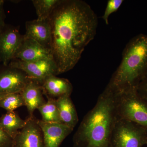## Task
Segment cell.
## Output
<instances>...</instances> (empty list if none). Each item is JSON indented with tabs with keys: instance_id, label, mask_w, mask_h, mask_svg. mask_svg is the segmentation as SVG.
I'll return each mask as SVG.
<instances>
[{
	"instance_id": "1",
	"label": "cell",
	"mask_w": 147,
	"mask_h": 147,
	"mask_svg": "<svg viewBox=\"0 0 147 147\" xmlns=\"http://www.w3.org/2000/svg\"><path fill=\"white\" fill-rule=\"evenodd\" d=\"M51 29V50L59 74L71 70L94 38L98 21L87 3L61 0L48 18Z\"/></svg>"
},
{
	"instance_id": "2",
	"label": "cell",
	"mask_w": 147,
	"mask_h": 147,
	"mask_svg": "<svg viewBox=\"0 0 147 147\" xmlns=\"http://www.w3.org/2000/svg\"><path fill=\"white\" fill-rule=\"evenodd\" d=\"M117 119V93L106 88L80 124L74 136L75 143L82 147H112Z\"/></svg>"
},
{
	"instance_id": "3",
	"label": "cell",
	"mask_w": 147,
	"mask_h": 147,
	"mask_svg": "<svg viewBox=\"0 0 147 147\" xmlns=\"http://www.w3.org/2000/svg\"><path fill=\"white\" fill-rule=\"evenodd\" d=\"M147 74V36L132 38L123 50L122 59L106 88L115 92L137 88Z\"/></svg>"
},
{
	"instance_id": "4",
	"label": "cell",
	"mask_w": 147,
	"mask_h": 147,
	"mask_svg": "<svg viewBox=\"0 0 147 147\" xmlns=\"http://www.w3.org/2000/svg\"><path fill=\"white\" fill-rule=\"evenodd\" d=\"M116 93L118 118L147 129V100L139 94L137 88Z\"/></svg>"
},
{
	"instance_id": "5",
	"label": "cell",
	"mask_w": 147,
	"mask_h": 147,
	"mask_svg": "<svg viewBox=\"0 0 147 147\" xmlns=\"http://www.w3.org/2000/svg\"><path fill=\"white\" fill-rule=\"evenodd\" d=\"M147 144V129L118 118L113 131L112 147H143Z\"/></svg>"
},
{
	"instance_id": "6",
	"label": "cell",
	"mask_w": 147,
	"mask_h": 147,
	"mask_svg": "<svg viewBox=\"0 0 147 147\" xmlns=\"http://www.w3.org/2000/svg\"><path fill=\"white\" fill-rule=\"evenodd\" d=\"M8 66L24 71L30 79L40 85L48 76L59 74L57 67L52 59L32 62L23 61L14 59Z\"/></svg>"
},
{
	"instance_id": "7",
	"label": "cell",
	"mask_w": 147,
	"mask_h": 147,
	"mask_svg": "<svg viewBox=\"0 0 147 147\" xmlns=\"http://www.w3.org/2000/svg\"><path fill=\"white\" fill-rule=\"evenodd\" d=\"M24 39V35L14 27L6 25L0 32V61L7 66L14 59Z\"/></svg>"
},
{
	"instance_id": "8",
	"label": "cell",
	"mask_w": 147,
	"mask_h": 147,
	"mask_svg": "<svg viewBox=\"0 0 147 147\" xmlns=\"http://www.w3.org/2000/svg\"><path fill=\"white\" fill-rule=\"evenodd\" d=\"M38 120L29 116L27 123L13 139L14 147H44L43 135Z\"/></svg>"
},
{
	"instance_id": "9",
	"label": "cell",
	"mask_w": 147,
	"mask_h": 147,
	"mask_svg": "<svg viewBox=\"0 0 147 147\" xmlns=\"http://www.w3.org/2000/svg\"><path fill=\"white\" fill-rule=\"evenodd\" d=\"M4 67L0 69V93H21L30 79L20 69Z\"/></svg>"
},
{
	"instance_id": "10",
	"label": "cell",
	"mask_w": 147,
	"mask_h": 147,
	"mask_svg": "<svg viewBox=\"0 0 147 147\" xmlns=\"http://www.w3.org/2000/svg\"><path fill=\"white\" fill-rule=\"evenodd\" d=\"M14 59L26 62L53 59L50 49L43 47L34 40L26 37L15 55Z\"/></svg>"
},
{
	"instance_id": "11",
	"label": "cell",
	"mask_w": 147,
	"mask_h": 147,
	"mask_svg": "<svg viewBox=\"0 0 147 147\" xmlns=\"http://www.w3.org/2000/svg\"><path fill=\"white\" fill-rule=\"evenodd\" d=\"M43 135L44 147H59L73 129L62 123H47L38 120Z\"/></svg>"
},
{
	"instance_id": "12",
	"label": "cell",
	"mask_w": 147,
	"mask_h": 147,
	"mask_svg": "<svg viewBox=\"0 0 147 147\" xmlns=\"http://www.w3.org/2000/svg\"><path fill=\"white\" fill-rule=\"evenodd\" d=\"M24 36L36 41L43 47L51 50V29L48 19L28 21L26 24Z\"/></svg>"
},
{
	"instance_id": "13",
	"label": "cell",
	"mask_w": 147,
	"mask_h": 147,
	"mask_svg": "<svg viewBox=\"0 0 147 147\" xmlns=\"http://www.w3.org/2000/svg\"><path fill=\"white\" fill-rule=\"evenodd\" d=\"M41 86L43 94L47 98H57L65 95H70L73 90L72 84L68 80L54 75L46 78Z\"/></svg>"
},
{
	"instance_id": "14",
	"label": "cell",
	"mask_w": 147,
	"mask_h": 147,
	"mask_svg": "<svg viewBox=\"0 0 147 147\" xmlns=\"http://www.w3.org/2000/svg\"><path fill=\"white\" fill-rule=\"evenodd\" d=\"M30 116L33 115L35 110L45 104L42 87L37 82L30 80L21 93Z\"/></svg>"
},
{
	"instance_id": "15",
	"label": "cell",
	"mask_w": 147,
	"mask_h": 147,
	"mask_svg": "<svg viewBox=\"0 0 147 147\" xmlns=\"http://www.w3.org/2000/svg\"><path fill=\"white\" fill-rule=\"evenodd\" d=\"M69 95H65L56 99L61 123L73 129L79 121L75 106Z\"/></svg>"
},
{
	"instance_id": "16",
	"label": "cell",
	"mask_w": 147,
	"mask_h": 147,
	"mask_svg": "<svg viewBox=\"0 0 147 147\" xmlns=\"http://www.w3.org/2000/svg\"><path fill=\"white\" fill-rule=\"evenodd\" d=\"M15 111L7 112L0 118V127L12 139L27 123Z\"/></svg>"
},
{
	"instance_id": "17",
	"label": "cell",
	"mask_w": 147,
	"mask_h": 147,
	"mask_svg": "<svg viewBox=\"0 0 147 147\" xmlns=\"http://www.w3.org/2000/svg\"><path fill=\"white\" fill-rule=\"evenodd\" d=\"M42 116V120L47 123H61L59 113L55 98H47L45 104L38 108Z\"/></svg>"
},
{
	"instance_id": "18",
	"label": "cell",
	"mask_w": 147,
	"mask_h": 147,
	"mask_svg": "<svg viewBox=\"0 0 147 147\" xmlns=\"http://www.w3.org/2000/svg\"><path fill=\"white\" fill-rule=\"evenodd\" d=\"M61 0H33L32 3L36 11L37 19L44 21L48 19Z\"/></svg>"
},
{
	"instance_id": "19",
	"label": "cell",
	"mask_w": 147,
	"mask_h": 147,
	"mask_svg": "<svg viewBox=\"0 0 147 147\" xmlns=\"http://www.w3.org/2000/svg\"><path fill=\"white\" fill-rule=\"evenodd\" d=\"M25 106L21 93L7 94L0 101V108L7 112H13L18 108Z\"/></svg>"
},
{
	"instance_id": "20",
	"label": "cell",
	"mask_w": 147,
	"mask_h": 147,
	"mask_svg": "<svg viewBox=\"0 0 147 147\" xmlns=\"http://www.w3.org/2000/svg\"><path fill=\"white\" fill-rule=\"evenodd\" d=\"M123 2V0H109L108 1L105 12L102 17L106 25L109 24V16L112 13L118 10Z\"/></svg>"
},
{
	"instance_id": "21",
	"label": "cell",
	"mask_w": 147,
	"mask_h": 147,
	"mask_svg": "<svg viewBox=\"0 0 147 147\" xmlns=\"http://www.w3.org/2000/svg\"><path fill=\"white\" fill-rule=\"evenodd\" d=\"M13 139L0 127V147H6L12 145Z\"/></svg>"
},
{
	"instance_id": "22",
	"label": "cell",
	"mask_w": 147,
	"mask_h": 147,
	"mask_svg": "<svg viewBox=\"0 0 147 147\" xmlns=\"http://www.w3.org/2000/svg\"><path fill=\"white\" fill-rule=\"evenodd\" d=\"M137 91L142 97L147 100V74L139 83Z\"/></svg>"
},
{
	"instance_id": "23",
	"label": "cell",
	"mask_w": 147,
	"mask_h": 147,
	"mask_svg": "<svg viewBox=\"0 0 147 147\" xmlns=\"http://www.w3.org/2000/svg\"><path fill=\"white\" fill-rule=\"evenodd\" d=\"M4 1L0 0V32L6 26L5 19L6 16L4 9Z\"/></svg>"
},
{
	"instance_id": "24",
	"label": "cell",
	"mask_w": 147,
	"mask_h": 147,
	"mask_svg": "<svg viewBox=\"0 0 147 147\" xmlns=\"http://www.w3.org/2000/svg\"><path fill=\"white\" fill-rule=\"evenodd\" d=\"M7 94L2 93H0V101H1V100L2 99L5 97V96Z\"/></svg>"
},
{
	"instance_id": "25",
	"label": "cell",
	"mask_w": 147,
	"mask_h": 147,
	"mask_svg": "<svg viewBox=\"0 0 147 147\" xmlns=\"http://www.w3.org/2000/svg\"><path fill=\"white\" fill-rule=\"evenodd\" d=\"M0 62H1V61H0ZM0 69H1V68H0Z\"/></svg>"
}]
</instances>
